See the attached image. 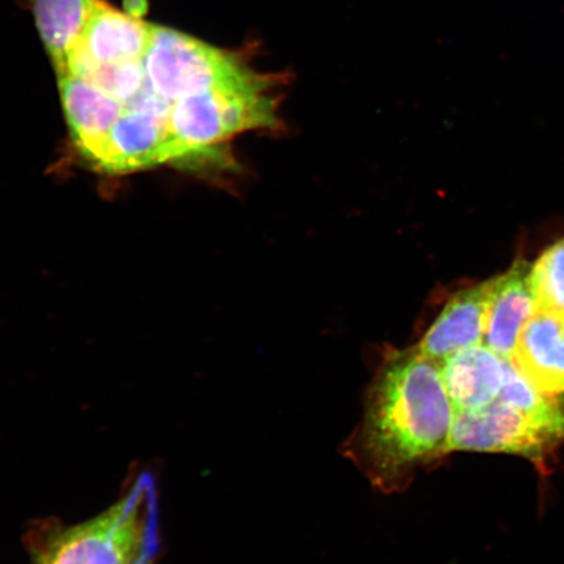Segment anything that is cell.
Masks as SVG:
<instances>
[{
	"label": "cell",
	"mask_w": 564,
	"mask_h": 564,
	"mask_svg": "<svg viewBox=\"0 0 564 564\" xmlns=\"http://www.w3.org/2000/svg\"><path fill=\"white\" fill-rule=\"evenodd\" d=\"M151 491L140 481L98 517L56 532L35 564H140L147 553Z\"/></svg>",
	"instance_id": "cell-2"
},
{
	"label": "cell",
	"mask_w": 564,
	"mask_h": 564,
	"mask_svg": "<svg viewBox=\"0 0 564 564\" xmlns=\"http://www.w3.org/2000/svg\"><path fill=\"white\" fill-rule=\"evenodd\" d=\"M454 406L441 365L417 347L386 358L366 398L361 425L348 444L378 489H404L422 465L451 453Z\"/></svg>",
	"instance_id": "cell-1"
},
{
	"label": "cell",
	"mask_w": 564,
	"mask_h": 564,
	"mask_svg": "<svg viewBox=\"0 0 564 564\" xmlns=\"http://www.w3.org/2000/svg\"><path fill=\"white\" fill-rule=\"evenodd\" d=\"M538 308L531 268L519 260L502 276L492 279L484 345L498 356L512 359L520 330Z\"/></svg>",
	"instance_id": "cell-7"
},
{
	"label": "cell",
	"mask_w": 564,
	"mask_h": 564,
	"mask_svg": "<svg viewBox=\"0 0 564 564\" xmlns=\"http://www.w3.org/2000/svg\"><path fill=\"white\" fill-rule=\"evenodd\" d=\"M141 62L148 86L173 106L178 140L176 111L180 105L188 97L221 86L250 67L239 54L223 52L192 35L156 25H152L150 45Z\"/></svg>",
	"instance_id": "cell-4"
},
{
	"label": "cell",
	"mask_w": 564,
	"mask_h": 564,
	"mask_svg": "<svg viewBox=\"0 0 564 564\" xmlns=\"http://www.w3.org/2000/svg\"><path fill=\"white\" fill-rule=\"evenodd\" d=\"M124 12L133 18L141 19L148 11V0H124Z\"/></svg>",
	"instance_id": "cell-12"
},
{
	"label": "cell",
	"mask_w": 564,
	"mask_h": 564,
	"mask_svg": "<svg viewBox=\"0 0 564 564\" xmlns=\"http://www.w3.org/2000/svg\"><path fill=\"white\" fill-rule=\"evenodd\" d=\"M507 359L479 344L438 362L455 413L474 412L496 401Z\"/></svg>",
	"instance_id": "cell-8"
},
{
	"label": "cell",
	"mask_w": 564,
	"mask_h": 564,
	"mask_svg": "<svg viewBox=\"0 0 564 564\" xmlns=\"http://www.w3.org/2000/svg\"><path fill=\"white\" fill-rule=\"evenodd\" d=\"M531 285L539 307L564 312V239L550 246L532 265Z\"/></svg>",
	"instance_id": "cell-11"
},
{
	"label": "cell",
	"mask_w": 564,
	"mask_h": 564,
	"mask_svg": "<svg viewBox=\"0 0 564 564\" xmlns=\"http://www.w3.org/2000/svg\"><path fill=\"white\" fill-rule=\"evenodd\" d=\"M564 442V394L539 411L502 399L474 412L454 414L451 451L519 455L545 468Z\"/></svg>",
	"instance_id": "cell-3"
},
{
	"label": "cell",
	"mask_w": 564,
	"mask_h": 564,
	"mask_svg": "<svg viewBox=\"0 0 564 564\" xmlns=\"http://www.w3.org/2000/svg\"><path fill=\"white\" fill-rule=\"evenodd\" d=\"M151 34L152 25L98 0L79 44L69 55L95 63L141 61Z\"/></svg>",
	"instance_id": "cell-9"
},
{
	"label": "cell",
	"mask_w": 564,
	"mask_h": 564,
	"mask_svg": "<svg viewBox=\"0 0 564 564\" xmlns=\"http://www.w3.org/2000/svg\"><path fill=\"white\" fill-rule=\"evenodd\" d=\"M492 279L451 299L415 345L423 356L442 362L455 352L484 344Z\"/></svg>",
	"instance_id": "cell-6"
},
{
	"label": "cell",
	"mask_w": 564,
	"mask_h": 564,
	"mask_svg": "<svg viewBox=\"0 0 564 564\" xmlns=\"http://www.w3.org/2000/svg\"><path fill=\"white\" fill-rule=\"evenodd\" d=\"M512 362L538 390L552 397H563V310H535L520 330Z\"/></svg>",
	"instance_id": "cell-5"
},
{
	"label": "cell",
	"mask_w": 564,
	"mask_h": 564,
	"mask_svg": "<svg viewBox=\"0 0 564 564\" xmlns=\"http://www.w3.org/2000/svg\"><path fill=\"white\" fill-rule=\"evenodd\" d=\"M35 24L56 73L82 39L98 0H30Z\"/></svg>",
	"instance_id": "cell-10"
}]
</instances>
